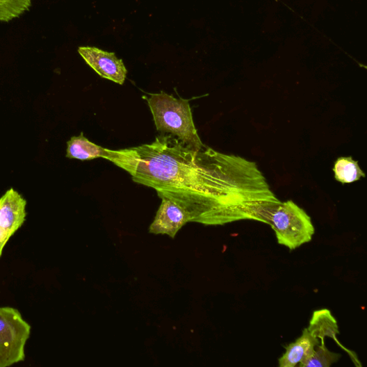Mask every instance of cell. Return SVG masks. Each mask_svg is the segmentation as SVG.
<instances>
[{"label":"cell","mask_w":367,"mask_h":367,"mask_svg":"<svg viewBox=\"0 0 367 367\" xmlns=\"http://www.w3.org/2000/svg\"><path fill=\"white\" fill-rule=\"evenodd\" d=\"M27 201L13 188L0 198V258L9 240L24 225Z\"/></svg>","instance_id":"cell-5"},{"label":"cell","mask_w":367,"mask_h":367,"mask_svg":"<svg viewBox=\"0 0 367 367\" xmlns=\"http://www.w3.org/2000/svg\"><path fill=\"white\" fill-rule=\"evenodd\" d=\"M157 131L174 136L182 142L195 148H202L193 121L189 101L177 99L165 92L147 98Z\"/></svg>","instance_id":"cell-2"},{"label":"cell","mask_w":367,"mask_h":367,"mask_svg":"<svg viewBox=\"0 0 367 367\" xmlns=\"http://www.w3.org/2000/svg\"><path fill=\"white\" fill-rule=\"evenodd\" d=\"M32 0H0V21L9 22L28 11Z\"/></svg>","instance_id":"cell-13"},{"label":"cell","mask_w":367,"mask_h":367,"mask_svg":"<svg viewBox=\"0 0 367 367\" xmlns=\"http://www.w3.org/2000/svg\"><path fill=\"white\" fill-rule=\"evenodd\" d=\"M314 348L311 355L301 363V367H330L341 358L340 354L330 352L325 345V340H321Z\"/></svg>","instance_id":"cell-12"},{"label":"cell","mask_w":367,"mask_h":367,"mask_svg":"<svg viewBox=\"0 0 367 367\" xmlns=\"http://www.w3.org/2000/svg\"><path fill=\"white\" fill-rule=\"evenodd\" d=\"M189 217L179 205L167 198H162V204L154 220L149 227V233L154 235H166L174 238Z\"/></svg>","instance_id":"cell-7"},{"label":"cell","mask_w":367,"mask_h":367,"mask_svg":"<svg viewBox=\"0 0 367 367\" xmlns=\"http://www.w3.org/2000/svg\"><path fill=\"white\" fill-rule=\"evenodd\" d=\"M334 172L337 181L343 183H352L361 177H365V174L360 169L358 163L352 157H340L337 159Z\"/></svg>","instance_id":"cell-11"},{"label":"cell","mask_w":367,"mask_h":367,"mask_svg":"<svg viewBox=\"0 0 367 367\" xmlns=\"http://www.w3.org/2000/svg\"><path fill=\"white\" fill-rule=\"evenodd\" d=\"M31 326L17 309L0 307V367H8L26 359V345Z\"/></svg>","instance_id":"cell-4"},{"label":"cell","mask_w":367,"mask_h":367,"mask_svg":"<svg viewBox=\"0 0 367 367\" xmlns=\"http://www.w3.org/2000/svg\"><path fill=\"white\" fill-rule=\"evenodd\" d=\"M319 343V339L314 337L304 329L302 335L289 344L286 352L279 359L280 367H295L307 359Z\"/></svg>","instance_id":"cell-8"},{"label":"cell","mask_w":367,"mask_h":367,"mask_svg":"<svg viewBox=\"0 0 367 367\" xmlns=\"http://www.w3.org/2000/svg\"><path fill=\"white\" fill-rule=\"evenodd\" d=\"M79 53L86 63L102 78L120 85L125 82L127 70L124 62L113 53L97 48L80 47Z\"/></svg>","instance_id":"cell-6"},{"label":"cell","mask_w":367,"mask_h":367,"mask_svg":"<svg viewBox=\"0 0 367 367\" xmlns=\"http://www.w3.org/2000/svg\"><path fill=\"white\" fill-rule=\"evenodd\" d=\"M261 222L269 225L278 243L291 250L311 242L315 234L311 218L292 200L267 206L261 215Z\"/></svg>","instance_id":"cell-3"},{"label":"cell","mask_w":367,"mask_h":367,"mask_svg":"<svg viewBox=\"0 0 367 367\" xmlns=\"http://www.w3.org/2000/svg\"><path fill=\"white\" fill-rule=\"evenodd\" d=\"M110 149L103 148L89 141L83 133L78 136H73L67 142L66 157L81 161L102 158L108 160Z\"/></svg>","instance_id":"cell-10"},{"label":"cell","mask_w":367,"mask_h":367,"mask_svg":"<svg viewBox=\"0 0 367 367\" xmlns=\"http://www.w3.org/2000/svg\"><path fill=\"white\" fill-rule=\"evenodd\" d=\"M108 160L179 205L190 222L259 221L263 209L279 200L255 163L205 145L195 148L168 133L151 144L110 150Z\"/></svg>","instance_id":"cell-1"},{"label":"cell","mask_w":367,"mask_h":367,"mask_svg":"<svg viewBox=\"0 0 367 367\" xmlns=\"http://www.w3.org/2000/svg\"><path fill=\"white\" fill-rule=\"evenodd\" d=\"M309 332L318 339L325 340L326 337L334 339L343 350L351 356L354 361L358 363L359 361L350 351L343 347L337 339L336 336L339 334V326L336 318L333 316L329 309H320L315 311L307 328ZM355 363V364H356Z\"/></svg>","instance_id":"cell-9"}]
</instances>
